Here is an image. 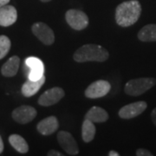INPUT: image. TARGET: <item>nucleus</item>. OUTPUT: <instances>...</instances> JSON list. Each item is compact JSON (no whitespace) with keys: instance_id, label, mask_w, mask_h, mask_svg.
Returning a JSON list of instances; mask_svg holds the SVG:
<instances>
[{"instance_id":"nucleus-1","label":"nucleus","mask_w":156,"mask_h":156,"mask_svg":"<svg viewBox=\"0 0 156 156\" xmlns=\"http://www.w3.org/2000/svg\"><path fill=\"white\" fill-rule=\"evenodd\" d=\"M141 13V6L137 0L123 2L116 7L115 21L122 27H129L139 20Z\"/></svg>"},{"instance_id":"nucleus-2","label":"nucleus","mask_w":156,"mask_h":156,"mask_svg":"<svg viewBox=\"0 0 156 156\" xmlns=\"http://www.w3.org/2000/svg\"><path fill=\"white\" fill-rule=\"evenodd\" d=\"M109 54L106 49L97 44H85L80 47L74 54V60L77 62H105Z\"/></svg>"},{"instance_id":"nucleus-3","label":"nucleus","mask_w":156,"mask_h":156,"mask_svg":"<svg viewBox=\"0 0 156 156\" xmlns=\"http://www.w3.org/2000/svg\"><path fill=\"white\" fill-rule=\"evenodd\" d=\"M156 84V80L153 77H141L132 79L125 85L124 91L128 95L138 96L152 89Z\"/></svg>"},{"instance_id":"nucleus-4","label":"nucleus","mask_w":156,"mask_h":156,"mask_svg":"<svg viewBox=\"0 0 156 156\" xmlns=\"http://www.w3.org/2000/svg\"><path fill=\"white\" fill-rule=\"evenodd\" d=\"M69 25L76 30H82L89 25V17L83 11L71 9L65 14Z\"/></svg>"},{"instance_id":"nucleus-5","label":"nucleus","mask_w":156,"mask_h":156,"mask_svg":"<svg viewBox=\"0 0 156 156\" xmlns=\"http://www.w3.org/2000/svg\"><path fill=\"white\" fill-rule=\"evenodd\" d=\"M111 89V85L104 80H98L89 85L85 90V96L90 99L103 97L108 94Z\"/></svg>"},{"instance_id":"nucleus-6","label":"nucleus","mask_w":156,"mask_h":156,"mask_svg":"<svg viewBox=\"0 0 156 156\" xmlns=\"http://www.w3.org/2000/svg\"><path fill=\"white\" fill-rule=\"evenodd\" d=\"M31 30L44 44L51 45L55 42V34L44 23H35L31 27Z\"/></svg>"},{"instance_id":"nucleus-7","label":"nucleus","mask_w":156,"mask_h":156,"mask_svg":"<svg viewBox=\"0 0 156 156\" xmlns=\"http://www.w3.org/2000/svg\"><path fill=\"white\" fill-rule=\"evenodd\" d=\"M57 140L62 148L69 155H76L79 153L77 143L71 134L67 131H60L57 134Z\"/></svg>"},{"instance_id":"nucleus-8","label":"nucleus","mask_w":156,"mask_h":156,"mask_svg":"<svg viewBox=\"0 0 156 156\" xmlns=\"http://www.w3.org/2000/svg\"><path fill=\"white\" fill-rule=\"evenodd\" d=\"M37 116V110L33 107L23 105L17 108L12 112V118L15 122L20 124H26L33 121Z\"/></svg>"},{"instance_id":"nucleus-9","label":"nucleus","mask_w":156,"mask_h":156,"mask_svg":"<svg viewBox=\"0 0 156 156\" xmlns=\"http://www.w3.org/2000/svg\"><path fill=\"white\" fill-rule=\"evenodd\" d=\"M147 107V102L142 101L129 103L128 105L122 107L119 110L118 115L122 119H132L142 114L146 110Z\"/></svg>"},{"instance_id":"nucleus-10","label":"nucleus","mask_w":156,"mask_h":156,"mask_svg":"<svg viewBox=\"0 0 156 156\" xmlns=\"http://www.w3.org/2000/svg\"><path fill=\"white\" fill-rule=\"evenodd\" d=\"M64 96L63 89L59 87H55L46 90L38 99V104L41 106H51L57 103Z\"/></svg>"},{"instance_id":"nucleus-11","label":"nucleus","mask_w":156,"mask_h":156,"mask_svg":"<svg viewBox=\"0 0 156 156\" xmlns=\"http://www.w3.org/2000/svg\"><path fill=\"white\" fill-rule=\"evenodd\" d=\"M25 64L30 69V71L28 76V79L30 80H38L44 76V63L37 57H28L25 60Z\"/></svg>"},{"instance_id":"nucleus-12","label":"nucleus","mask_w":156,"mask_h":156,"mask_svg":"<svg viewBox=\"0 0 156 156\" xmlns=\"http://www.w3.org/2000/svg\"><path fill=\"white\" fill-rule=\"evenodd\" d=\"M17 11L12 5H5L0 8V26L8 27L17 21Z\"/></svg>"},{"instance_id":"nucleus-13","label":"nucleus","mask_w":156,"mask_h":156,"mask_svg":"<svg viewBox=\"0 0 156 156\" xmlns=\"http://www.w3.org/2000/svg\"><path fill=\"white\" fill-rule=\"evenodd\" d=\"M59 127V122L56 116H49L44 118L37 123V128L40 134L44 135H50L56 132Z\"/></svg>"},{"instance_id":"nucleus-14","label":"nucleus","mask_w":156,"mask_h":156,"mask_svg":"<svg viewBox=\"0 0 156 156\" xmlns=\"http://www.w3.org/2000/svg\"><path fill=\"white\" fill-rule=\"evenodd\" d=\"M44 83V76H43L40 79L36 80V81L28 79L22 86V94L25 97H30L38 92V90L43 87Z\"/></svg>"},{"instance_id":"nucleus-15","label":"nucleus","mask_w":156,"mask_h":156,"mask_svg":"<svg viewBox=\"0 0 156 156\" xmlns=\"http://www.w3.org/2000/svg\"><path fill=\"white\" fill-rule=\"evenodd\" d=\"M20 64V58L17 56H11L1 68V73L4 76L12 77L17 75Z\"/></svg>"},{"instance_id":"nucleus-16","label":"nucleus","mask_w":156,"mask_h":156,"mask_svg":"<svg viewBox=\"0 0 156 156\" xmlns=\"http://www.w3.org/2000/svg\"><path fill=\"white\" fill-rule=\"evenodd\" d=\"M85 119H88L94 123L105 122L108 119V114L105 109L100 107H92L87 114L85 115Z\"/></svg>"},{"instance_id":"nucleus-17","label":"nucleus","mask_w":156,"mask_h":156,"mask_svg":"<svg viewBox=\"0 0 156 156\" xmlns=\"http://www.w3.org/2000/svg\"><path fill=\"white\" fill-rule=\"evenodd\" d=\"M137 37L141 42H156V24H147L142 27Z\"/></svg>"},{"instance_id":"nucleus-18","label":"nucleus","mask_w":156,"mask_h":156,"mask_svg":"<svg viewBox=\"0 0 156 156\" xmlns=\"http://www.w3.org/2000/svg\"><path fill=\"white\" fill-rule=\"evenodd\" d=\"M95 127L94 122L88 119H84L82 125V137L85 142H90L95 138Z\"/></svg>"},{"instance_id":"nucleus-19","label":"nucleus","mask_w":156,"mask_h":156,"mask_svg":"<svg viewBox=\"0 0 156 156\" xmlns=\"http://www.w3.org/2000/svg\"><path fill=\"white\" fill-rule=\"evenodd\" d=\"M9 142L13 147V148L21 154H25L29 151L28 143L22 136L18 134H11L9 137Z\"/></svg>"},{"instance_id":"nucleus-20","label":"nucleus","mask_w":156,"mask_h":156,"mask_svg":"<svg viewBox=\"0 0 156 156\" xmlns=\"http://www.w3.org/2000/svg\"><path fill=\"white\" fill-rule=\"evenodd\" d=\"M11 40L6 36H0V60L8 54L11 49Z\"/></svg>"},{"instance_id":"nucleus-21","label":"nucleus","mask_w":156,"mask_h":156,"mask_svg":"<svg viewBox=\"0 0 156 156\" xmlns=\"http://www.w3.org/2000/svg\"><path fill=\"white\" fill-rule=\"evenodd\" d=\"M136 155L137 156H153V154L150 151L144 149V148H140L136 151Z\"/></svg>"},{"instance_id":"nucleus-22","label":"nucleus","mask_w":156,"mask_h":156,"mask_svg":"<svg viewBox=\"0 0 156 156\" xmlns=\"http://www.w3.org/2000/svg\"><path fill=\"white\" fill-rule=\"evenodd\" d=\"M47 154L49 156H62V154L60 152H58V151L56 150H53V149L49 151L47 153Z\"/></svg>"},{"instance_id":"nucleus-23","label":"nucleus","mask_w":156,"mask_h":156,"mask_svg":"<svg viewBox=\"0 0 156 156\" xmlns=\"http://www.w3.org/2000/svg\"><path fill=\"white\" fill-rule=\"evenodd\" d=\"M151 118H152V121H153L154 124L156 126V108L151 113Z\"/></svg>"},{"instance_id":"nucleus-24","label":"nucleus","mask_w":156,"mask_h":156,"mask_svg":"<svg viewBox=\"0 0 156 156\" xmlns=\"http://www.w3.org/2000/svg\"><path fill=\"white\" fill-rule=\"evenodd\" d=\"M9 2H10V0H0V8L6 5Z\"/></svg>"},{"instance_id":"nucleus-25","label":"nucleus","mask_w":156,"mask_h":156,"mask_svg":"<svg viewBox=\"0 0 156 156\" xmlns=\"http://www.w3.org/2000/svg\"><path fill=\"white\" fill-rule=\"evenodd\" d=\"M4 151V142H3V140L0 136V154Z\"/></svg>"},{"instance_id":"nucleus-26","label":"nucleus","mask_w":156,"mask_h":156,"mask_svg":"<svg viewBox=\"0 0 156 156\" xmlns=\"http://www.w3.org/2000/svg\"><path fill=\"white\" fill-rule=\"evenodd\" d=\"M108 155L109 156H119V153H117L116 151H110L109 153H108Z\"/></svg>"},{"instance_id":"nucleus-27","label":"nucleus","mask_w":156,"mask_h":156,"mask_svg":"<svg viewBox=\"0 0 156 156\" xmlns=\"http://www.w3.org/2000/svg\"><path fill=\"white\" fill-rule=\"evenodd\" d=\"M42 2H50V1H51V0H41Z\"/></svg>"}]
</instances>
